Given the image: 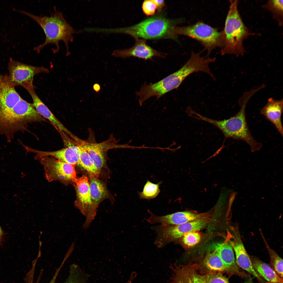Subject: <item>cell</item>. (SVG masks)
Here are the masks:
<instances>
[{
    "instance_id": "6da1fadb",
    "label": "cell",
    "mask_w": 283,
    "mask_h": 283,
    "mask_svg": "<svg viewBox=\"0 0 283 283\" xmlns=\"http://www.w3.org/2000/svg\"><path fill=\"white\" fill-rule=\"evenodd\" d=\"M260 86L244 93L239 99L238 103L240 108L234 116L223 120H215L207 118L195 112L193 117L198 119L209 123L216 127L223 133L225 139L231 138L244 141L249 146L252 151H258L262 144L256 140L252 135L247 121L246 110L247 104L251 98L262 89Z\"/></svg>"
},
{
    "instance_id": "7a4b0ae2",
    "label": "cell",
    "mask_w": 283,
    "mask_h": 283,
    "mask_svg": "<svg viewBox=\"0 0 283 283\" xmlns=\"http://www.w3.org/2000/svg\"><path fill=\"white\" fill-rule=\"evenodd\" d=\"M20 12L25 14L36 21L43 30L45 39L42 44L34 47V49L39 52L46 45L53 44L56 46L53 51L55 52H58L60 49L59 42L63 41L67 50V55L69 51V44L73 40V35L80 32L75 29L67 21L63 13L54 10L50 16H39L35 15L24 11Z\"/></svg>"
},
{
    "instance_id": "3957f363",
    "label": "cell",
    "mask_w": 283,
    "mask_h": 283,
    "mask_svg": "<svg viewBox=\"0 0 283 283\" xmlns=\"http://www.w3.org/2000/svg\"><path fill=\"white\" fill-rule=\"evenodd\" d=\"M238 1H230V6L225 20L224 44L221 50L222 55L233 54L243 55L245 52L243 40L251 34L245 25L238 10Z\"/></svg>"
},
{
    "instance_id": "277c9868",
    "label": "cell",
    "mask_w": 283,
    "mask_h": 283,
    "mask_svg": "<svg viewBox=\"0 0 283 283\" xmlns=\"http://www.w3.org/2000/svg\"><path fill=\"white\" fill-rule=\"evenodd\" d=\"M200 65L195 60L189 58L179 69L161 80L154 83H144L138 91L135 93L139 96V102L141 106L150 97L156 96L159 99L167 93L177 88L188 76L199 72Z\"/></svg>"
},
{
    "instance_id": "5b68a950",
    "label": "cell",
    "mask_w": 283,
    "mask_h": 283,
    "mask_svg": "<svg viewBox=\"0 0 283 283\" xmlns=\"http://www.w3.org/2000/svg\"><path fill=\"white\" fill-rule=\"evenodd\" d=\"M37 120L32 105L21 98L12 108L0 112V135L10 142L16 133L25 130L28 123Z\"/></svg>"
},
{
    "instance_id": "8992f818",
    "label": "cell",
    "mask_w": 283,
    "mask_h": 283,
    "mask_svg": "<svg viewBox=\"0 0 283 283\" xmlns=\"http://www.w3.org/2000/svg\"><path fill=\"white\" fill-rule=\"evenodd\" d=\"M182 20H172L161 15L147 19L129 27L122 29L121 31L134 38L154 39L166 36L170 38L175 24Z\"/></svg>"
},
{
    "instance_id": "52a82bcc",
    "label": "cell",
    "mask_w": 283,
    "mask_h": 283,
    "mask_svg": "<svg viewBox=\"0 0 283 283\" xmlns=\"http://www.w3.org/2000/svg\"><path fill=\"white\" fill-rule=\"evenodd\" d=\"M178 35L188 36L198 41L208 51V55L213 49L218 47L222 48L224 46L223 31L219 32L201 21L188 26H174L172 30V36L175 39Z\"/></svg>"
},
{
    "instance_id": "ba28073f",
    "label": "cell",
    "mask_w": 283,
    "mask_h": 283,
    "mask_svg": "<svg viewBox=\"0 0 283 283\" xmlns=\"http://www.w3.org/2000/svg\"><path fill=\"white\" fill-rule=\"evenodd\" d=\"M173 273L169 283H230L229 277L221 272H199L194 265H179L170 263Z\"/></svg>"
},
{
    "instance_id": "9c48e42d",
    "label": "cell",
    "mask_w": 283,
    "mask_h": 283,
    "mask_svg": "<svg viewBox=\"0 0 283 283\" xmlns=\"http://www.w3.org/2000/svg\"><path fill=\"white\" fill-rule=\"evenodd\" d=\"M206 225V222L200 219L179 225L161 224L152 226L151 228L156 234L155 245L159 248H161L187 233L201 230Z\"/></svg>"
},
{
    "instance_id": "30bf717a",
    "label": "cell",
    "mask_w": 283,
    "mask_h": 283,
    "mask_svg": "<svg viewBox=\"0 0 283 283\" xmlns=\"http://www.w3.org/2000/svg\"><path fill=\"white\" fill-rule=\"evenodd\" d=\"M9 74L8 81L10 84L15 87L21 86L28 92L34 89L32 83L35 75L42 73H47L48 70L43 67H37L24 64L10 58L8 63Z\"/></svg>"
},
{
    "instance_id": "8fae6325",
    "label": "cell",
    "mask_w": 283,
    "mask_h": 283,
    "mask_svg": "<svg viewBox=\"0 0 283 283\" xmlns=\"http://www.w3.org/2000/svg\"><path fill=\"white\" fill-rule=\"evenodd\" d=\"M37 158L43 166L46 178L49 182L58 180L64 182L71 181L74 182L77 178L75 166L51 156Z\"/></svg>"
},
{
    "instance_id": "7c38bea8",
    "label": "cell",
    "mask_w": 283,
    "mask_h": 283,
    "mask_svg": "<svg viewBox=\"0 0 283 283\" xmlns=\"http://www.w3.org/2000/svg\"><path fill=\"white\" fill-rule=\"evenodd\" d=\"M75 184L77 199L75 203L76 208L86 218L83 228H87L94 220L96 211L94 209L91 200L88 178L83 175L77 178L74 182Z\"/></svg>"
},
{
    "instance_id": "4fadbf2b",
    "label": "cell",
    "mask_w": 283,
    "mask_h": 283,
    "mask_svg": "<svg viewBox=\"0 0 283 283\" xmlns=\"http://www.w3.org/2000/svg\"><path fill=\"white\" fill-rule=\"evenodd\" d=\"M135 39V43L132 47L125 49L115 50L113 52L112 55L123 58L135 57L145 60L151 59L155 57H165L164 54L147 45L145 40L139 38Z\"/></svg>"
},
{
    "instance_id": "5bb4252c",
    "label": "cell",
    "mask_w": 283,
    "mask_h": 283,
    "mask_svg": "<svg viewBox=\"0 0 283 283\" xmlns=\"http://www.w3.org/2000/svg\"><path fill=\"white\" fill-rule=\"evenodd\" d=\"M28 151L36 154L37 158L45 156L53 157L59 161L75 166L78 165L80 154L79 145L75 142L72 143L67 147L56 151H39L24 146Z\"/></svg>"
},
{
    "instance_id": "9a60e30c",
    "label": "cell",
    "mask_w": 283,
    "mask_h": 283,
    "mask_svg": "<svg viewBox=\"0 0 283 283\" xmlns=\"http://www.w3.org/2000/svg\"><path fill=\"white\" fill-rule=\"evenodd\" d=\"M150 216L146 219L149 223H160L167 225H179L188 222L202 219V216L189 211H179L162 216L155 215L149 210Z\"/></svg>"
},
{
    "instance_id": "2e32d148",
    "label": "cell",
    "mask_w": 283,
    "mask_h": 283,
    "mask_svg": "<svg viewBox=\"0 0 283 283\" xmlns=\"http://www.w3.org/2000/svg\"><path fill=\"white\" fill-rule=\"evenodd\" d=\"M195 266L198 270L202 273L221 272L226 274L229 277L234 275L242 278L239 273L224 264L215 250L212 253H208L201 264L195 265Z\"/></svg>"
},
{
    "instance_id": "e0dca14e",
    "label": "cell",
    "mask_w": 283,
    "mask_h": 283,
    "mask_svg": "<svg viewBox=\"0 0 283 283\" xmlns=\"http://www.w3.org/2000/svg\"><path fill=\"white\" fill-rule=\"evenodd\" d=\"M283 111V99L276 100L272 97L268 99L266 105L260 110V113L274 125L282 137L283 129L281 116Z\"/></svg>"
},
{
    "instance_id": "ac0fdd59",
    "label": "cell",
    "mask_w": 283,
    "mask_h": 283,
    "mask_svg": "<svg viewBox=\"0 0 283 283\" xmlns=\"http://www.w3.org/2000/svg\"><path fill=\"white\" fill-rule=\"evenodd\" d=\"M77 143L81 145L87 151L94 165L100 172L105 164L104 151L112 148H119L114 145L110 144L107 142L101 143H90L78 139Z\"/></svg>"
},
{
    "instance_id": "d6986e66",
    "label": "cell",
    "mask_w": 283,
    "mask_h": 283,
    "mask_svg": "<svg viewBox=\"0 0 283 283\" xmlns=\"http://www.w3.org/2000/svg\"><path fill=\"white\" fill-rule=\"evenodd\" d=\"M32 100V104L38 113L49 120L58 130L68 134L73 139L75 136L65 127L44 104L35 92L34 89L29 92Z\"/></svg>"
},
{
    "instance_id": "ffe728a7",
    "label": "cell",
    "mask_w": 283,
    "mask_h": 283,
    "mask_svg": "<svg viewBox=\"0 0 283 283\" xmlns=\"http://www.w3.org/2000/svg\"><path fill=\"white\" fill-rule=\"evenodd\" d=\"M214 250L217 252L224 264L227 266L239 273L242 278H247L250 276L241 271L237 264L233 249L229 243L225 242L217 243L214 246Z\"/></svg>"
},
{
    "instance_id": "44dd1931",
    "label": "cell",
    "mask_w": 283,
    "mask_h": 283,
    "mask_svg": "<svg viewBox=\"0 0 283 283\" xmlns=\"http://www.w3.org/2000/svg\"><path fill=\"white\" fill-rule=\"evenodd\" d=\"M21 97L6 79L0 86V112L13 107Z\"/></svg>"
},
{
    "instance_id": "7402d4cb",
    "label": "cell",
    "mask_w": 283,
    "mask_h": 283,
    "mask_svg": "<svg viewBox=\"0 0 283 283\" xmlns=\"http://www.w3.org/2000/svg\"><path fill=\"white\" fill-rule=\"evenodd\" d=\"M249 257L255 271L266 283H283V279L279 276L270 265L256 257Z\"/></svg>"
},
{
    "instance_id": "603a6c76",
    "label": "cell",
    "mask_w": 283,
    "mask_h": 283,
    "mask_svg": "<svg viewBox=\"0 0 283 283\" xmlns=\"http://www.w3.org/2000/svg\"><path fill=\"white\" fill-rule=\"evenodd\" d=\"M90 190L94 210L97 211L99 204L107 195V189L105 185L95 176L90 175Z\"/></svg>"
},
{
    "instance_id": "cb8c5ba5",
    "label": "cell",
    "mask_w": 283,
    "mask_h": 283,
    "mask_svg": "<svg viewBox=\"0 0 283 283\" xmlns=\"http://www.w3.org/2000/svg\"><path fill=\"white\" fill-rule=\"evenodd\" d=\"M79 145L80 154L78 165L86 170L89 175L98 178L100 172L94 165L89 154L84 148L78 143Z\"/></svg>"
},
{
    "instance_id": "d4e9b609",
    "label": "cell",
    "mask_w": 283,
    "mask_h": 283,
    "mask_svg": "<svg viewBox=\"0 0 283 283\" xmlns=\"http://www.w3.org/2000/svg\"><path fill=\"white\" fill-rule=\"evenodd\" d=\"M90 276L78 265L73 264L70 265L68 276L63 283H88Z\"/></svg>"
},
{
    "instance_id": "484cf974",
    "label": "cell",
    "mask_w": 283,
    "mask_h": 283,
    "mask_svg": "<svg viewBox=\"0 0 283 283\" xmlns=\"http://www.w3.org/2000/svg\"><path fill=\"white\" fill-rule=\"evenodd\" d=\"M261 235L270 257V265L279 276L283 279V259L270 248L262 233Z\"/></svg>"
},
{
    "instance_id": "4316f807",
    "label": "cell",
    "mask_w": 283,
    "mask_h": 283,
    "mask_svg": "<svg viewBox=\"0 0 283 283\" xmlns=\"http://www.w3.org/2000/svg\"><path fill=\"white\" fill-rule=\"evenodd\" d=\"M282 0H269L263 7L270 11L281 26L283 24Z\"/></svg>"
},
{
    "instance_id": "83f0119b",
    "label": "cell",
    "mask_w": 283,
    "mask_h": 283,
    "mask_svg": "<svg viewBox=\"0 0 283 283\" xmlns=\"http://www.w3.org/2000/svg\"><path fill=\"white\" fill-rule=\"evenodd\" d=\"M161 183L160 182L157 184H154L147 180L144 186L143 191L138 192L140 198L150 200L156 198L160 192L159 186Z\"/></svg>"
},
{
    "instance_id": "f1b7e54d",
    "label": "cell",
    "mask_w": 283,
    "mask_h": 283,
    "mask_svg": "<svg viewBox=\"0 0 283 283\" xmlns=\"http://www.w3.org/2000/svg\"><path fill=\"white\" fill-rule=\"evenodd\" d=\"M201 236L200 234L196 231H193L187 233L182 237V241L184 244L189 247H193L200 241Z\"/></svg>"
},
{
    "instance_id": "f546056e",
    "label": "cell",
    "mask_w": 283,
    "mask_h": 283,
    "mask_svg": "<svg viewBox=\"0 0 283 283\" xmlns=\"http://www.w3.org/2000/svg\"><path fill=\"white\" fill-rule=\"evenodd\" d=\"M142 9L145 14L148 16L154 14L156 9L155 5L153 0L144 1L142 4Z\"/></svg>"
},
{
    "instance_id": "4dcf8cb0",
    "label": "cell",
    "mask_w": 283,
    "mask_h": 283,
    "mask_svg": "<svg viewBox=\"0 0 283 283\" xmlns=\"http://www.w3.org/2000/svg\"><path fill=\"white\" fill-rule=\"evenodd\" d=\"M156 7L157 10L159 12H160L162 10L165 5V2L164 0H153Z\"/></svg>"
},
{
    "instance_id": "1f68e13d",
    "label": "cell",
    "mask_w": 283,
    "mask_h": 283,
    "mask_svg": "<svg viewBox=\"0 0 283 283\" xmlns=\"http://www.w3.org/2000/svg\"><path fill=\"white\" fill-rule=\"evenodd\" d=\"M60 269L61 268H58L57 269L52 279L48 283H55Z\"/></svg>"
},
{
    "instance_id": "d6a6232c",
    "label": "cell",
    "mask_w": 283,
    "mask_h": 283,
    "mask_svg": "<svg viewBox=\"0 0 283 283\" xmlns=\"http://www.w3.org/2000/svg\"><path fill=\"white\" fill-rule=\"evenodd\" d=\"M93 88L95 91L96 92H98L100 90L101 87L99 84L96 83L93 85Z\"/></svg>"
},
{
    "instance_id": "836d02e7",
    "label": "cell",
    "mask_w": 283,
    "mask_h": 283,
    "mask_svg": "<svg viewBox=\"0 0 283 283\" xmlns=\"http://www.w3.org/2000/svg\"><path fill=\"white\" fill-rule=\"evenodd\" d=\"M7 75H2L0 74V86L8 78Z\"/></svg>"
},
{
    "instance_id": "e575fe53",
    "label": "cell",
    "mask_w": 283,
    "mask_h": 283,
    "mask_svg": "<svg viewBox=\"0 0 283 283\" xmlns=\"http://www.w3.org/2000/svg\"><path fill=\"white\" fill-rule=\"evenodd\" d=\"M3 235V231L0 226V245L2 242Z\"/></svg>"
},
{
    "instance_id": "d590c367",
    "label": "cell",
    "mask_w": 283,
    "mask_h": 283,
    "mask_svg": "<svg viewBox=\"0 0 283 283\" xmlns=\"http://www.w3.org/2000/svg\"><path fill=\"white\" fill-rule=\"evenodd\" d=\"M246 279L244 283H254L252 278L251 277V276L247 278Z\"/></svg>"
}]
</instances>
